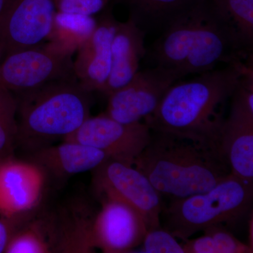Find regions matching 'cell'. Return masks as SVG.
Wrapping results in <instances>:
<instances>
[{
    "label": "cell",
    "instance_id": "obj_1",
    "mask_svg": "<svg viewBox=\"0 0 253 253\" xmlns=\"http://www.w3.org/2000/svg\"><path fill=\"white\" fill-rule=\"evenodd\" d=\"M252 51L230 18L212 0H204L164 30L146 54L181 79L220 63L247 61Z\"/></svg>",
    "mask_w": 253,
    "mask_h": 253
},
{
    "label": "cell",
    "instance_id": "obj_2",
    "mask_svg": "<svg viewBox=\"0 0 253 253\" xmlns=\"http://www.w3.org/2000/svg\"><path fill=\"white\" fill-rule=\"evenodd\" d=\"M253 58L174 83L157 109L144 122L152 131L168 133L219 148L226 106ZM221 151V150H220Z\"/></svg>",
    "mask_w": 253,
    "mask_h": 253
},
{
    "label": "cell",
    "instance_id": "obj_3",
    "mask_svg": "<svg viewBox=\"0 0 253 253\" xmlns=\"http://www.w3.org/2000/svg\"><path fill=\"white\" fill-rule=\"evenodd\" d=\"M133 166L172 200L209 191L231 174L218 148L156 131Z\"/></svg>",
    "mask_w": 253,
    "mask_h": 253
},
{
    "label": "cell",
    "instance_id": "obj_4",
    "mask_svg": "<svg viewBox=\"0 0 253 253\" xmlns=\"http://www.w3.org/2000/svg\"><path fill=\"white\" fill-rule=\"evenodd\" d=\"M16 96V146L30 154L63 141L91 116V93L76 80L52 82Z\"/></svg>",
    "mask_w": 253,
    "mask_h": 253
},
{
    "label": "cell",
    "instance_id": "obj_5",
    "mask_svg": "<svg viewBox=\"0 0 253 253\" xmlns=\"http://www.w3.org/2000/svg\"><path fill=\"white\" fill-rule=\"evenodd\" d=\"M253 199V182L231 173L209 191L171 200L161 213L163 228L183 241L210 226H234L248 215Z\"/></svg>",
    "mask_w": 253,
    "mask_h": 253
},
{
    "label": "cell",
    "instance_id": "obj_6",
    "mask_svg": "<svg viewBox=\"0 0 253 253\" xmlns=\"http://www.w3.org/2000/svg\"><path fill=\"white\" fill-rule=\"evenodd\" d=\"M73 55L49 41L10 53L0 67V86L17 95L52 82L74 81Z\"/></svg>",
    "mask_w": 253,
    "mask_h": 253
},
{
    "label": "cell",
    "instance_id": "obj_7",
    "mask_svg": "<svg viewBox=\"0 0 253 253\" xmlns=\"http://www.w3.org/2000/svg\"><path fill=\"white\" fill-rule=\"evenodd\" d=\"M93 172L92 186L97 199L112 198L129 205L140 214L148 231L161 227L162 195L142 172L111 158Z\"/></svg>",
    "mask_w": 253,
    "mask_h": 253
},
{
    "label": "cell",
    "instance_id": "obj_8",
    "mask_svg": "<svg viewBox=\"0 0 253 253\" xmlns=\"http://www.w3.org/2000/svg\"><path fill=\"white\" fill-rule=\"evenodd\" d=\"M219 137V148L231 173L253 182V69L240 80Z\"/></svg>",
    "mask_w": 253,
    "mask_h": 253
},
{
    "label": "cell",
    "instance_id": "obj_9",
    "mask_svg": "<svg viewBox=\"0 0 253 253\" xmlns=\"http://www.w3.org/2000/svg\"><path fill=\"white\" fill-rule=\"evenodd\" d=\"M152 131L144 122H118L104 113L89 116L63 141H75L105 153L111 159L134 166V161L151 140Z\"/></svg>",
    "mask_w": 253,
    "mask_h": 253
},
{
    "label": "cell",
    "instance_id": "obj_10",
    "mask_svg": "<svg viewBox=\"0 0 253 253\" xmlns=\"http://www.w3.org/2000/svg\"><path fill=\"white\" fill-rule=\"evenodd\" d=\"M181 78L156 66L138 71L126 85L108 96L106 116L118 122H141L157 109L168 89Z\"/></svg>",
    "mask_w": 253,
    "mask_h": 253
},
{
    "label": "cell",
    "instance_id": "obj_11",
    "mask_svg": "<svg viewBox=\"0 0 253 253\" xmlns=\"http://www.w3.org/2000/svg\"><path fill=\"white\" fill-rule=\"evenodd\" d=\"M44 169L14 156L0 162V216L31 218L41 210L49 183Z\"/></svg>",
    "mask_w": 253,
    "mask_h": 253
},
{
    "label": "cell",
    "instance_id": "obj_12",
    "mask_svg": "<svg viewBox=\"0 0 253 253\" xmlns=\"http://www.w3.org/2000/svg\"><path fill=\"white\" fill-rule=\"evenodd\" d=\"M56 11L54 0H11L0 20V49L4 57L47 41Z\"/></svg>",
    "mask_w": 253,
    "mask_h": 253
},
{
    "label": "cell",
    "instance_id": "obj_13",
    "mask_svg": "<svg viewBox=\"0 0 253 253\" xmlns=\"http://www.w3.org/2000/svg\"><path fill=\"white\" fill-rule=\"evenodd\" d=\"M97 199L101 208L91 229L94 249L106 253H124L141 246L148 230L140 214L120 200L108 197Z\"/></svg>",
    "mask_w": 253,
    "mask_h": 253
},
{
    "label": "cell",
    "instance_id": "obj_14",
    "mask_svg": "<svg viewBox=\"0 0 253 253\" xmlns=\"http://www.w3.org/2000/svg\"><path fill=\"white\" fill-rule=\"evenodd\" d=\"M118 21L111 10L96 19L90 36L77 49L73 61L76 80L85 90L101 92L109 79L112 63L111 46Z\"/></svg>",
    "mask_w": 253,
    "mask_h": 253
},
{
    "label": "cell",
    "instance_id": "obj_15",
    "mask_svg": "<svg viewBox=\"0 0 253 253\" xmlns=\"http://www.w3.org/2000/svg\"><path fill=\"white\" fill-rule=\"evenodd\" d=\"M108 159L109 156L99 149L75 141H63L31 153L29 160L44 169L49 180L58 182L93 171Z\"/></svg>",
    "mask_w": 253,
    "mask_h": 253
},
{
    "label": "cell",
    "instance_id": "obj_16",
    "mask_svg": "<svg viewBox=\"0 0 253 253\" xmlns=\"http://www.w3.org/2000/svg\"><path fill=\"white\" fill-rule=\"evenodd\" d=\"M146 34L130 18L126 22L118 21L111 46V73L101 93L109 96L126 85L139 71L141 59L147 52Z\"/></svg>",
    "mask_w": 253,
    "mask_h": 253
},
{
    "label": "cell",
    "instance_id": "obj_17",
    "mask_svg": "<svg viewBox=\"0 0 253 253\" xmlns=\"http://www.w3.org/2000/svg\"><path fill=\"white\" fill-rule=\"evenodd\" d=\"M97 211L86 202L56 212L57 244L56 253H94L91 229Z\"/></svg>",
    "mask_w": 253,
    "mask_h": 253
},
{
    "label": "cell",
    "instance_id": "obj_18",
    "mask_svg": "<svg viewBox=\"0 0 253 253\" xmlns=\"http://www.w3.org/2000/svg\"><path fill=\"white\" fill-rule=\"evenodd\" d=\"M126 5L129 18L141 29L162 33L204 0H117Z\"/></svg>",
    "mask_w": 253,
    "mask_h": 253
},
{
    "label": "cell",
    "instance_id": "obj_19",
    "mask_svg": "<svg viewBox=\"0 0 253 253\" xmlns=\"http://www.w3.org/2000/svg\"><path fill=\"white\" fill-rule=\"evenodd\" d=\"M39 211L16 233L5 253H56V212Z\"/></svg>",
    "mask_w": 253,
    "mask_h": 253
},
{
    "label": "cell",
    "instance_id": "obj_20",
    "mask_svg": "<svg viewBox=\"0 0 253 253\" xmlns=\"http://www.w3.org/2000/svg\"><path fill=\"white\" fill-rule=\"evenodd\" d=\"M96 25L93 16L56 11L52 31L48 41L54 42L74 54L90 36Z\"/></svg>",
    "mask_w": 253,
    "mask_h": 253
},
{
    "label": "cell",
    "instance_id": "obj_21",
    "mask_svg": "<svg viewBox=\"0 0 253 253\" xmlns=\"http://www.w3.org/2000/svg\"><path fill=\"white\" fill-rule=\"evenodd\" d=\"M204 235L181 241L185 253H251L253 246L239 241L226 226L215 224L202 231Z\"/></svg>",
    "mask_w": 253,
    "mask_h": 253
},
{
    "label": "cell",
    "instance_id": "obj_22",
    "mask_svg": "<svg viewBox=\"0 0 253 253\" xmlns=\"http://www.w3.org/2000/svg\"><path fill=\"white\" fill-rule=\"evenodd\" d=\"M18 99L0 86V162L14 156L18 136Z\"/></svg>",
    "mask_w": 253,
    "mask_h": 253
},
{
    "label": "cell",
    "instance_id": "obj_23",
    "mask_svg": "<svg viewBox=\"0 0 253 253\" xmlns=\"http://www.w3.org/2000/svg\"><path fill=\"white\" fill-rule=\"evenodd\" d=\"M228 16L244 41L253 46V0H212Z\"/></svg>",
    "mask_w": 253,
    "mask_h": 253
},
{
    "label": "cell",
    "instance_id": "obj_24",
    "mask_svg": "<svg viewBox=\"0 0 253 253\" xmlns=\"http://www.w3.org/2000/svg\"><path fill=\"white\" fill-rule=\"evenodd\" d=\"M141 246L142 253H185L181 243L164 228L148 231Z\"/></svg>",
    "mask_w": 253,
    "mask_h": 253
},
{
    "label": "cell",
    "instance_id": "obj_25",
    "mask_svg": "<svg viewBox=\"0 0 253 253\" xmlns=\"http://www.w3.org/2000/svg\"><path fill=\"white\" fill-rule=\"evenodd\" d=\"M111 0H54L56 11L93 16L102 12Z\"/></svg>",
    "mask_w": 253,
    "mask_h": 253
},
{
    "label": "cell",
    "instance_id": "obj_26",
    "mask_svg": "<svg viewBox=\"0 0 253 253\" xmlns=\"http://www.w3.org/2000/svg\"><path fill=\"white\" fill-rule=\"evenodd\" d=\"M31 218H8L0 216V253L6 252L15 233Z\"/></svg>",
    "mask_w": 253,
    "mask_h": 253
},
{
    "label": "cell",
    "instance_id": "obj_27",
    "mask_svg": "<svg viewBox=\"0 0 253 253\" xmlns=\"http://www.w3.org/2000/svg\"><path fill=\"white\" fill-rule=\"evenodd\" d=\"M11 0H0V20L4 16L6 9L9 7Z\"/></svg>",
    "mask_w": 253,
    "mask_h": 253
},
{
    "label": "cell",
    "instance_id": "obj_28",
    "mask_svg": "<svg viewBox=\"0 0 253 253\" xmlns=\"http://www.w3.org/2000/svg\"><path fill=\"white\" fill-rule=\"evenodd\" d=\"M3 59H4V54H3L2 51L0 49V67H1V62H2Z\"/></svg>",
    "mask_w": 253,
    "mask_h": 253
}]
</instances>
